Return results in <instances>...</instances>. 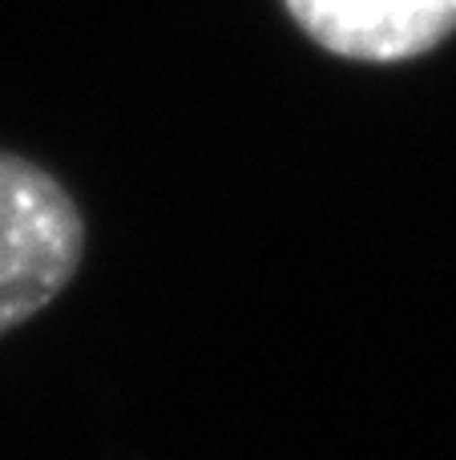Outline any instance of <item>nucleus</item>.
<instances>
[{
    "label": "nucleus",
    "instance_id": "f03ea898",
    "mask_svg": "<svg viewBox=\"0 0 456 460\" xmlns=\"http://www.w3.org/2000/svg\"><path fill=\"white\" fill-rule=\"evenodd\" d=\"M323 53L360 65H400L456 32V0H283Z\"/></svg>",
    "mask_w": 456,
    "mask_h": 460
},
{
    "label": "nucleus",
    "instance_id": "f257e3e1",
    "mask_svg": "<svg viewBox=\"0 0 456 460\" xmlns=\"http://www.w3.org/2000/svg\"><path fill=\"white\" fill-rule=\"evenodd\" d=\"M81 254L85 218L61 178L0 150V335L45 311L73 283Z\"/></svg>",
    "mask_w": 456,
    "mask_h": 460
}]
</instances>
